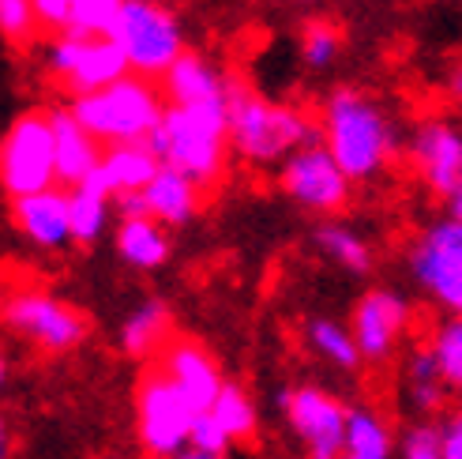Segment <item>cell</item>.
Returning a JSON list of instances; mask_svg holds the SVG:
<instances>
[{"label":"cell","mask_w":462,"mask_h":459,"mask_svg":"<svg viewBox=\"0 0 462 459\" xmlns=\"http://www.w3.org/2000/svg\"><path fill=\"white\" fill-rule=\"evenodd\" d=\"M319 136L350 181H373L399 147L387 109L357 87H342L323 102Z\"/></svg>","instance_id":"6da1fadb"},{"label":"cell","mask_w":462,"mask_h":459,"mask_svg":"<svg viewBox=\"0 0 462 459\" xmlns=\"http://www.w3.org/2000/svg\"><path fill=\"white\" fill-rule=\"evenodd\" d=\"M323 144L301 109L260 98L245 83H229V147L252 166H282L290 155Z\"/></svg>","instance_id":"7a4b0ae2"},{"label":"cell","mask_w":462,"mask_h":459,"mask_svg":"<svg viewBox=\"0 0 462 459\" xmlns=\"http://www.w3.org/2000/svg\"><path fill=\"white\" fill-rule=\"evenodd\" d=\"M151 151L162 166L192 177L199 189L215 185L226 170V151H234L229 147V98L215 106H170L151 136Z\"/></svg>","instance_id":"3957f363"},{"label":"cell","mask_w":462,"mask_h":459,"mask_svg":"<svg viewBox=\"0 0 462 459\" xmlns=\"http://www.w3.org/2000/svg\"><path fill=\"white\" fill-rule=\"evenodd\" d=\"M76 121L106 147H125V144H151L162 117H166V102L162 90L143 76H125L98 95L72 98L68 106Z\"/></svg>","instance_id":"277c9868"},{"label":"cell","mask_w":462,"mask_h":459,"mask_svg":"<svg viewBox=\"0 0 462 459\" xmlns=\"http://www.w3.org/2000/svg\"><path fill=\"white\" fill-rule=\"evenodd\" d=\"M109 38L121 45L128 72L143 80H162L189 53L177 12L162 0H125V12Z\"/></svg>","instance_id":"5b68a950"},{"label":"cell","mask_w":462,"mask_h":459,"mask_svg":"<svg viewBox=\"0 0 462 459\" xmlns=\"http://www.w3.org/2000/svg\"><path fill=\"white\" fill-rule=\"evenodd\" d=\"M57 140L50 113H19L0 144V185L12 200H23L57 189Z\"/></svg>","instance_id":"8992f818"},{"label":"cell","mask_w":462,"mask_h":459,"mask_svg":"<svg viewBox=\"0 0 462 459\" xmlns=\"http://www.w3.org/2000/svg\"><path fill=\"white\" fill-rule=\"evenodd\" d=\"M196 418L199 410L184 399V392L158 365L140 380V392H135V429H140V445L151 459H173L177 452L189 448Z\"/></svg>","instance_id":"52a82bcc"},{"label":"cell","mask_w":462,"mask_h":459,"mask_svg":"<svg viewBox=\"0 0 462 459\" xmlns=\"http://www.w3.org/2000/svg\"><path fill=\"white\" fill-rule=\"evenodd\" d=\"M5 324L45 354H68L87 339V316L34 286H19L5 297Z\"/></svg>","instance_id":"ba28073f"},{"label":"cell","mask_w":462,"mask_h":459,"mask_svg":"<svg viewBox=\"0 0 462 459\" xmlns=\"http://www.w3.org/2000/svg\"><path fill=\"white\" fill-rule=\"evenodd\" d=\"M410 271L448 316H462V222L451 215L429 222L410 245Z\"/></svg>","instance_id":"9c48e42d"},{"label":"cell","mask_w":462,"mask_h":459,"mask_svg":"<svg viewBox=\"0 0 462 459\" xmlns=\"http://www.w3.org/2000/svg\"><path fill=\"white\" fill-rule=\"evenodd\" d=\"M279 407L305 459H342L346 433H350V407L342 399L316 384H301L279 392Z\"/></svg>","instance_id":"30bf717a"},{"label":"cell","mask_w":462,"mask_h":459,"mask_svg":"<svg viewBox=\"0 0 462 459\" xmlns=\"http://www.w3.org/2000/svg\"><path fill=\"white\" fill-rule=\"evenodd\" d=\"M45 68L76 98L98 95V90L132 76L121 45L113 38H76V34H60L45 45Z\"/></svg>","instance_id":"8fae6325"},{"label":"cell","mask_w":462,"mask_h":459,"mask_svg":"<svg viewBox=\"0 0 462 459\" xmlns=\"http://www.w3.org/2000/svg\"><path fill=\"white\" fill-rule=\"evenodd\" d=\"M279 185L290 200H297L301 208L316 211V215H335L350 203V185L354 181L346 177V170L335 163V155L312 144L305 151L290 155L279 166Z\"/></svg>","instance_id":"7c38bea8"},{"label":"cell","mask_w":462,"mask_h":459,"mask_svg":"<svg viewBox=\"0 0 462 459\" xmlns=\"http://www.w3.org/2000/svg\"><path fill=\"white\" fill-rule=\"evenodd\" d=\"M410 166L436 196H451L462 181V128L448 117H425L406 140Z\"/></svg>","instance_id":"4fadbf2b"},{"label":"cell","mask_w":462,"mask_h":459,"mask_svg":"<svg viewBox=\"0 0 462 459\" xmlns=\"http://www.w3.org/2000/svg\"><path fill=\"white\" fill-rule=\"evenodd\" d=\"M410 328V302L395 290H368L354 305L350 332L365 361H387Z\"/></svg>","instance_id":"5bb4252c"},{"label":"cell","mask_w":462,"mask_h":459,"mask_svg":"<svg viewBox=\"0 0 462 459\" xmlns=\"http://www.w3.org/2000/svg\"><path fill=\"white\" fill-rule=\"evenodd\" d=\"M158 370L180 388L184 399H189L199 415H207V410L215 407V399L222 396V388H226L218 361L192 339H173L170 347L162 351Z\"/></svg>","instance_id":"9a60e30c"},{"label":"cell","mask_w":462,"mask_h":459,"mask_svg":"<svg viewBox=\"0 0 462 459\" xmlns=\"http://www.w3.org/2000/svg\"><path fill=\"white\" fill-rule=\"evenodd\" d=\"M12 222L23 238L42 252H57L72 238V208H68V189H50L38 196L12 200Z\"/></svg>","instance_id":"2e32d148"},{"label":"cell","mask_w":462,"mask_h":459,"mask_svg":"<svg viewBox=\"0 0 462 459\" xmlns=\"http://www.w3.org/2000/svg\"><path fill=\"white\" fill-rule=\"evenodd\" d=\"M50 121H53V140H57V177H60V185L76 189L87 177L98 173L106 151L95 136L76 121L72 109H50Z\"/></svg>","instance_id":"e0dca14e"},{"label":"cell","mask_w":462,"mask_h":459,"mask_svg":"<svg viewBox=\"0 0 462 459\" xmlns=\"http://www.w3.org/2000/svg\"><path fill=\"white\" fill-rule=\"evenodd\" d=\"M162 95H166V106H215L229 98V80L207 57L184 53L162 76Z\"/></svg>","instance_id":"ac0fdd59"},{"label":"cell","mask_w":462,"mask_h":459,"mask_svg":"<svg viewBox=\"0 0 462 459\" xmlns=\"http://www.w3.org/2000/svg\"><path fill=\"white\" fill-rule=\"evenodd\" d=\"M158 170H162V163H158V155L151 151V144H125V147H109L102 155L98 177H102V185L109 189V196L121 200V196L147 192V185L158 177Z\"/></svg>","instance_id":"d6986e66"},{"label":"cell","mask_w":462,"mask_h":459,"mask_svg":"<svg viewBox=\"0 0 462 459\" xmlns=\"http://www.w3.org/2000/svg\"><path fill=\"white\" fill-rule=\"evenodd\" d=\"M143 200H147V215L162 226H184L199 215V185L170 166L158 170V177L147 185Z\"/></svg>","instance_id":"ffe728a7"},{"label":"cell","mask_w":462,"mask_h":459,"mask_svg":"<svg viewBox=\"0 0 462 459\" xmlns=\"http://www.w3.org/2000/svg\"><path fill=\"white\" fill-rule=\"evenodd\" d=\"M117 252L128 267H140V271H154L170 260V238H166V226L154 222V219H121L117 234Z\"/></svg>","instance_id":"44dd1931"},{"label":"cell","mask_w":462,"mask_h":459,"mask_svg":"<svg viewBox=\"0 0 462 459\" xmlns=\"http://www.w3.org/2000/svg\"><path fill=\"white\" fill-rule=\"evenodd\" d=\"M170 309L166 302H158V297H151V302L135 305L125 324H121V351L132 354V358H147L154 351H166L170 347Z\"/></svg>","instance_id":"7402d4cb"},{"label":"cell","mask_w":462,"mask_h":459,"mask_svg":"<svg viewBox=\"0 0 462 459\" xmlns=\"http://www.w3.org/2000/svg\"><path fill=\"white\" fill-rule=\"evenodd\" d=\"M68 208H72V238L79 245H90L102 238V230L109 226V211H113V196L102 185V177H87L83 185L68 189Z\"/></svg>","instance_id":"603a6c76"},{"label":"cell","mask_w":462,"mask_h":459,"mask_svg":"<svg viewBox=\"0 0 462 459\" xmlns=\"http://www.w3.org/2000/svg\"><path fill=\"white\" fill-rule=\"evenodd\" d=\"M395 437L380 410L373 407H350V433H346L342 459H391Z\"/></svg>","instance_id":"cb8c5ba5"},{"label":"cell","mask_w":462,"mask_h":459,"mask_svg":"<svg viewBox=\"0 0 462 459\" xmlns=\"http://www.w3.org/2000/svg\"><path fill=\"white\" fill-rule=\"evenodd\" d=\"M305 342L312 347V354H319L328 365H335V370H357V365L365 361L361 351H357V339L350 328H342L338 320H328V316H312L305 324Z\"/></svg>","instance_id":"d4e9b609"},{"label":"cell","mask_w":462,"mask_h":459,"mask_svg":"<svg viewBox=\"0 0 462 459\" xmlns=\"http://www.w3.org/2000/svg\"><path fill=\"white\" fill-rule=\"evenodd\" d=\"M316 245H319L323 257L335 260L342 271L365 275L368 267H373V248H368V241L346 222H323L316 230Z\"/></svg>","instance_id":"484cf974"},{"label":"cell","mask_w":462,"mask_h":459,"mask_svg":"<svg viewBox=\"0 0 462 459\" xmlns=\"http://www.w3.org/2000/svg\"><path fill=\"white\" fill-rule=\"evenodd\" d=\"M444 377L440 365H436L429 347H418L406 358V396L413 403V410H436L444 403Z\"/></svg>","instance_id":"4316f807"},{"label":"cell","mask_w":462,"mask_h":459,"mask_svg":"<svg viewBox=\"0 0 462 459\" xmlns=\"http://www.w3.org/2000/svg\"><path fill=\"white\" fill-rule=\"evenodd\" d=\"M125 12V0H72L64 34L76 38H109Z\"/></svg>","instance_id":"83f0119b"},{"label":"cell","mask_w":462,"mask_h":459,"mask_svg":"<svg viewBox=\"0 0 462 459\" xmlns=\"http://www.w3.org/2000/svg\"><path fill=\"white\" fill-rule=\"evenodd\" d=\"M222 429H226V437L229 441H248L252 433H256V407H252V399L241 392L237 384H226L222 388V396L215 399V407L207 410Z\"/></svg>","instance_id":"f1b7e54d"},{"label":"cell","mask_w":462,"mask_h":459,"mask_svg":"<svg viewBox=\"0 0 462 459\" xmlns=\"http://www.w3.org/2000/svg\"><path fill=\"white\" fill-rule=\"evenodd\" d=\"M429 351L440 365V377L451 392H462V316H448L432 328Z\"/></svg>","instance_id":"f546056e"},{"label":"cell","mask_w":462,"mask_h":459,"mask_svg":"<svg viewBox=\"0 0 462 459\" xmlns=\"http://www.w3.org/2000/svg\"><path fill=\"white\" fill-rule=\"evenodd\" d=\"M297 50H301V64L309 68H331L335 57L342 53V31L335 27V23H309V27L301 31V38H297Z\"/></svg>","instance_id":"4dcf8cb0"},{"label":"cell","mask_w":462,"mask_h":459,"mask_svg":"<svg viewBox=\"0 0 462 459\" xmlns=\"http://www.w3.org/2000/svg\"><path fill=\"white\" fill-rule=\"evenodd\" d=\"M42 27L31 0H0V34L12 45H27Z\"/></svg>","instance_id":"1f68e13d"},{"label":"cell","mask_w":462,"mask_h":459,"mask_svg":"<svg viewBox=\"0 0 462 459\" xmlns=\"http://www.w3.org/2000/svg\"><path fill=\"white\" fill-rule=\"evenodd\" d=\"M402 459H444L440 426H413L402 441Z\"/></svg>","instance_id":"d6a6232c"},{"label":"cell","mask_w":462,"mask_h":459,"mask_svg":"<svg viewBox=\"0 0 462 459\" xmlns=\"http://www.w3.org/2000/svg\"><path fill=\"white\" fill-rule=\"evenodd\" d=\"M189 445H196V448H203V452H215V455H229V448H234V441L226 437V429H222L211 415H199V418H196L192 441H189Z\"/></svg>","instance_id":"836d02e7"},{"label":"cell","mask_w":462,"mask_h":459,"mask_svg":"<svg viewBox=\"0 0 462 459\" xmlns=\"http://www.w3.org/2000/svg\"><path fill=\"white\" fill-rule=\"evenodd\" d=\"M38 19H42V27H50V31H64L68 27V12H72V0H31Z\"/></svg>","instance_id":"e575fe53"},{"label":"cell","mask_w":462,"mask_h":459,"mask_svg":"<svg viewBox=\"0 0 462 459\" xmlns=\"http://www.w3.org/2000/svg\"><path fill=\"white\" fill-rule=\"evenodd\" d=\"M440 448H444V459H462V410L440 426Z\"/></svg>","instance_id":"d590c367"},{"label":"cell","mask_w":462,"mask_h":459,"mask_svg":"<svg viewBox=\"0 0 462 459\" xmlns=\"http://www.w3.org/2000/svg\"><path fill=\"white\" fill-rule=\"evenodd\" d=\"M448 95H451L455 102H462V64L451 68V76H448Z\"/></svg>","instance_id":"8d00e7d4"},{"label":"cell","mask_w":462,"mask_h":459,"mask_svg":"<svg viewBox=\"0 0 462 459\" xmlns=\"http://www.w3.org/2000/svg\"><path fill=\"white\" fill-rule=\"evenodd\" d=\"M173 459H226V455H215V452H203V448L189 445V448H184V452H177Z\"/></svg>","instance_id":"74e56055"},{"label":"cell","mask_w":462,"mask_h":459,"mask_svg":"<svg viewBox=\"0 0 462 459\" xmlns=\"http://www.w3.org/2000/svg\"><path fill=\"white\" fill-rule=\"evenodd\" d=\"M448 215L462 222V181H458V189H455V192L448 196Z\"/></svg>","instance_id":"f35d334b"}]
</instances>
